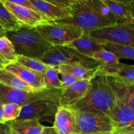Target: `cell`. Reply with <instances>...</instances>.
Here are the masks:
<instances>
[{
    "label": "cell",
    "mask_w": 134,
    "mask_h": 134,
    "mask_svg": "<svg viewBox=\"0 0 134 134\" xmlns=\"http://www.w3.org/2000/svg\"><path fill=\"white\" fill-rule=\"evenodd\" d=\"M91 84L87 95L69 108L75 111L98 110L110 116L115 105V96L108 77L102 69V65L91 79Z\"/></svg>",
    "instance_id": "cell-1"
},
{
    "label": "cell",
    "mask_w": 134,
    "mask_h": 134,
    "mask_svg": "<svg viewBox=\"0 0 134 134\" xmlns=\"http://www.w3.org/2000/svg\"><path fill=\"white\" fill-rule=\"evenodd\" d=\"M12 42L18 56L40 59L53 46L35 27L23 26L16 30L3 31Z\"/></svg>",
    "instance_id": "cell-2"
},
{
    "label": "cell",
    "mask_w": 134,
    "mask_h": 134,
    "mask_svg": "<svg viewBox=\"0 0 134 134\" xmlns=\"http://www.w3.org/2000/svg\"><path fill=\"white\" fill-rule=\"evenodd\" d=\"M107 77L115 96V105L109 116L114 123V131L119 134H134V111L127 102L125 84Z\"/></svg>",
    "instance_id": "cell-3"
},
{
    "label": "cell",
    "mask_w": 134,
    "mask_h": 134,
    "mask_svg": "<svg viewBox=\"0 0 134 134\" xmlns=\"http://www.w3.org/2000/svg\"><path fill=\"white\" fill-rule=\"evenodd\" d=\"M69 9L70 17L54 22L79 28L85 34L115 25L94 11L86 0L73 1Z\"/></svg>",
    "instance_id": "cell-4"
},
{
    "label": "cell",
    "mask_w": 134,
    "mask_h": 134,
    "mask_svg": "<svg viewBox=\"0 0 134 134\" xmlns=\"http://www.w3.org/2000/svg\"><path fill=\"white\" fill-rule=\"evenodd\" d=\"M50 66L65 65H81L89 68L100 66V64L93 59L85 56L68 45L53 46L47 50L39 59Z\"/></svg>",
    "instance_id": "cell-5"
},
{
    "label": "cell",
    "mask_w": 134,
    "mask_h": 134,
    "mask_svg": "<svg viewBox=\"0 0 134 134\" xmlns=\"http://www.w3.org/2000/svg\"><path fill=\"white\" fill-rule=\"evenodd\" d=\"M75 112L77 122L76 134L112 133L115 130L113 120L102 111L86 109Z\"/></svg>",
    "instance_id": "cell-6"
},
{
    "label": "cell",
    "mask_w": 134,
    "mask_h": 134,
    "mask_svg": "<svg viewBox=\"0 0 134 134\" xmlns=\"http://www.w3.org/2000/svg\"><path fill=\"white\" fill-rule=\"evenodd\" d=\"M61 90L46 88L43 90L27 92L16 90L0 84V100L3 104L14 103L24 106L28 103L44 99H59Z\"/></svg>",
    "instance_id": "cell-7"
},
{
    "label": "cell",
    "mask_w": 134,
    "mask_h": 134,
    "mask_svg": "<svg viewBox=\"0 0 134 134\" xmlns=\"http://www.w3.org/2000/svg\"><path fill=\"white\" fill-rule=\"evenodd\" d=\"M102 43H110L134 47V21L117 24L89 33Z\"/></svg>",
    "instance_id": "cell-8"
},
{
    "label": "cell",
    "mask_w": 134,
    "mask_h": 134,
    "mask_svg": "<svg viewBox=\"0 0 134 134\" xmlns=\"http://www.w3.org/2000/svg\"><path fill=\"white\" fill-rule=\"evenodd\" d=\"M35 28L52 46L68 45L84 34L81 29L54 22L39 25Z\"/></svg>",
    "instance_id": "cell-9"
},
{
    "label": "cell",
    "mask_w": 134,
    "mask_h": 134,
    "mask_svg": "<svg viewBox=\"0 0 134 134\" xmlns=\"http://www.w3.org/2000/svg\"><path fill=\"white\" fill-rule=\"evenodd\" d=\"M60 106L59 99H44L22 106L18 119H36L40 121L54 119Z\"/></svg>",
    "instance_id": "cell-10"
},
{
    "label": "cell",
    "mask_w": 134,
    "mask_h": 134,
    "mask_svg": "<svg viewBox=\"0 0 134 134\" xmlns=\"http://www.w3.org/2000/svg\"><path fill=\"white\" fill-rule=\"evenodd\" d=\"M4 6L15 17L17 20L25 26L36 27L39 25L52 21L38 11L2 0Z\"/></svg>",
    "instance_id": "cell-11"
},
{
    "label": "cell",
    "mask_w": 134,
    "mask_h": 134,
    "mask_svg": "<svg viewBox=\"0 0 134 134\" xmlns=\"http://www.w3.org/2000/svg\"><path fill=\"white\" fill-rule=\"evenodd\" d=\"M91 80H81L68 88L61 90L60 106L69 107L86 96L91 88Z\"/></svg>",
    "instance_id": "cell-12"
},
{
    "label": "cell",
    "mask_w": 134,
    "mask_h": 134,
    "mask_svg": "<svg viewBox=\"0 0 134 134\" xmlns=\"http://www.w3.org/2000/svg\"><path fill=\"white\" fill-rule=\"evenodd\" d=\"M53 127L58 134H76L75 112L69 107H59L55 115Z\"/></svg>",
    "instance_id": "cell-13"
},
{
    "label": "cell",
    "mask_w": 134,
    "mask_h": 134,
    "mask_svg": "<svg viewBox=\"0 0 134 134\" xmlns=\"http://www.w3.org/2000/svg\"><path fill=\"white\" fill-rule=\"evenodd\" d=\"M3 68L19 77L35 91L46 89L41 73L22 66L17 63L9 64Z\"/></svg>",
    "instance_id": "cell-14"
},
{
    "label": "cell",
    "mask_w": 134,
    "mask_h": 134,
    "mask_svg": "<svg viewBox=\"0 0 134 134\" xmlns=\"http://www.w3.org/2000/svg\"><path fill=\"white\" fill-rule=\"evenodd\" d=\"M38 12L52 22L70 17L69 7L56 6L43 0H29Z\"/></svg>",
    "instance_id": "cell-15"
},
{
    "label": "cell",
    "mask_w": 134,
    "mask_h": 134,
    "mask_svg": "<svg viewBox=\"0 0 134 134\" xmlns=\"http://www.w3.org/2000/svg\"><path fill=\"white\" fill-rule=\"evenodd\" d=\"M68 46L72 47L80 54L90 58L94 53L105 49L102 42L90 36L89 34H85L68 44Z\"/></svg>",
    "instance_id": "cell-16"
},
{
    "label": "cell",
    "mask_w": 134,
    "mask_h": 134,
    "mask_svg": "<svg viewBox=\"0 0 134 134\" xmlns=\"http://www.w3.org/2000/svg\"><path fill=\"white\" fill-rule=\"evenodd\" d=\"M102 69L109 77H113L126 85H134V65L117 63L102 65Z\"/></svg>",
    "instance_id": "cell-17"
},
{
    "label": "cell",
    "mask_w": 134,
    "mask_h": 134,
    "mask_svg": "<svg viewBox=\"0 0 134 134\" xmlns=\"http://www.w3.org/2000/svg\"><path fill=\"white\" fill-rule=\"evenodd\" d=\"M116 17L119 24L134 21V3L115 0H102Z\"/></svg>",
    "instance_id": "cell-18"
},
{
    "label": "cell",
    "mask_w": 134,
    "mask_h": 134,
    "mask_svg": "<svg viewBox=\"0 0 134 134\" xmlns=\"http://www.w3.org/2000/svg\"><path fill=\"white\" fill-rule=\"evenodd\" d=\"M12 134H40L44 126L36 119H16L10 121Z\"/></svg>",
    "instance_id": "cell-19"
},
{
    "label": "cell",
    "mask_w": 134,
    "mask_h": 134,
    "mask_svg": "<svg viewBox=\"0 0 134 134\" xmlns=\"http://www.w3.org/2000/svg\"><path fill=\"white\" fill-rule=\"evenodd\" d=\"M100 66L96 68H89L81 65L62 64L58 65V68L60 73L69 74L79 80H91L98 73Z\"/></svg>",
    "instance_id": "cell-20"
},
{
    "label": "cell",
    "mask_w": 134,
    "mask_h": 134,
    "mask_svg": "<svg viewBox=\"0 0 134 134\" xmlns=\"http://www.w3.org/2000/svg\"><path fill=\"white\" fill-rule=\"evenodd\" d=\"M18 55L12 42L3 32L0 33V64L3 66L16 63Z\"/></svg>",
    "instance_id": "cell-21"
},
{
    "label": "cell",
    "mask_w": 134,
    "mask_h": 134,
    "mask_svg": "<svg viewBox=\"0 0 134 134\" xmlns=\"http://www.w3.org/2000/svg\"><path fill=\"white\" fill-rule=\"evenodd\" d=\"M0 84L16 90L27 92L35 91L19 77L3 68L0 69Z\"/></svg>",
    "instance_id": "cell-22"
},
{
    "label": "cell",
    "mask_w": 134,
    "mask_h": 134,
    "mask_svg": "<svg viewBox=\"0 0 134 134\" xmlns=\"http://www.w3.org/2000/svg\"><path fill=\"white\" fill-rule=\"evenodd\" d=\"M0 25L4 31L16 30L23 26L4 6L2 1H0Z\"/></svg>",
    "instance_id": "cell-23"
},
{
    "label": "cell",
    "mask_w": 134,
    "mask_h": 134,
    "mask_svg": "<svg viewBox=\"0 0 134 134\" xmlns=\"http://www.w3.org/2000/svg\"><path fill=\"white\" fill-rule=\"evenodd\" d=\"M59 75L58 66L48 65L43 74V82L46 88L62 90V81Z\"/></svg>",
    "instance_id": "cell-24"
},
{
    "label": "cell",
    "mask_w": 134,
    "mask_h": 134,
    "mask_svg": "<svg viewBox=\"0 0 134 134\" xmlns=\"http://www.w3.org/2000/svg\"><path fill=\"white\" fill-rule=\"evenodd\" d=\"M90 7L98 14L113 24H119L116 17L113 14L107 5L102 0H86Z\"/></svg>",
    "instance_id": "cell-25"
},
{
    "label": "cell",
    "mask_w": 134,
    "mask_h": 134,
    "mask_svg": "<svg viewBox=\"0 0 134 134\" xmlns=\"http://www.w3.org/2000/svg\"><path fill=\"white\" fill-rule=\"evenodd\" d=\"M103 44L105 49L113 52L120 59H130L134 60V47L110 43H103Z\"/></svg>",
    "instance_id": "cell-26"
},
{
    "label": "cell",
    "mask_w": 134,
    "mask_h": 134,
    "mask_svg": "<svg viewBox=\"0 0 134 134\" xmlns=\"http://www.w3.org/2000/svg\"><path fill=\"white\" fill-rule=\"evenodd\" d=\"M16 63L22 66L31 69L33 71L43 74L45 69L48 67L39 59L26 57L24 56H18Z\"/></svg>",
    "instance_id": "cell-27"
},
{
    "label": "cell",
    "mask_w": 134,
    "mask_h": 134,
    "mask_svg": "<svg viewBox=\"0 0 134 134\" xmlns=\"http://www.w3.org/2000/svg\"><path fill=\"white\" fill-rule=\"evenodd\" d=\"M91 58L103 65H108L120 62V58L115 54L105 48L93 54Z\"/></svg>",
    "instance_id": "cell-28"
},
{
    "label": "cell",
    "mask_w": 134,
    "mask_h": 134,
    "mask_svg": "<svg viewBox=\"0 0 134 134\" xmlns=\"http://www.w3.org/2000/svg\"><path fill=\"white\" fill-rule=\"evenodd\" d=\"M22 106L14 103L3 104V122L4 123L13 121L18 119Z\"/></svg>",
    "instance_id": "cell-29"
},
{
    "label": "cell",
    "mask_w": 134,
    "mask_h": 134,
    "mask_svg": "<svg viewBox=\"0 0 134 134\" xmlns=\"http://www.w3.org/2000/svg\"><path fill=\"white\" fill-rule=\"evenodd\" d=\"M60 75L61 77L62 90L68 88L69 86L78 82L79 81H81V80L77 79L75 77H73L69 74H67V73H60Z\"/></svg>",
    "instance_id": "cell-30"
},
{
    "label": "cell",
    "mask_w": 134,
    "mask_h": 134,
    "mask_svg": "<svg viewBox=\"0 0 134 134\" xmlns=\"http://www.w3.org/2000/svg\"><path fill=\"white\" fill-rule=\"evenodd\" d=\"M125 86L127 102L130 107L134 111V85L125 84Z\"/></svg>",
    "instance_id": "cell-31"
},
{
    "label": "cell",
    "mask_w": 134,
    "mask_h": 134,
    "mask_svg": "<svg viewBox=\"0 0 134 134\" xmlns=\"http://www.w3.org/2000/svg\"><path fill=\"white\" fill-rule=\"evenodd\" d=\"M5 1H9V2L12 3L13 4H16V5H21V6L29 8V9L35 10V11H37L29 0H5Z\"/></svg>",
    "instance_id": "cell-32"
},
{
    "label": "cell",
    "mask_w": 134,
    "mask_h": 134,
    "mask_svg": "<svg viewBox=\"0 0 134 134\" xmlns=\"http://www.w3.org/2000/svg\"><path fill=\"white\" fill-rule=\"evenodd\" d=\"M43 1L62 7H69L73 3L72 0H43Z\"/></svg>",
    "instance_id": "cell-33"
},
{
    "label": "cell",
    "mask_w": 134,
    "mask_h": 134,
    "mask_svg": "<svg viewBox=\"0 0 134 134\" xmlns=\"http://www.w3.org/2000/svg\"><path fill=\"white\" fill-rule=\"evenodd\" d=\"M0 134H12L10 122L0 123Z\"/></svg>",
    "instance_id": "cell-34"
},
{
    "label": "cell",
    "mask_w": 134,
    "mask_h": 134,
    "mask_svg": "<svg viewBox=\"0 0 134 134\" xmlns=\"http://www.w3.org/2000/svg\"><path fill=\"white\" fill-rule=\"evenodd\" d=\"M40 134H58L53 126H45Z\"/></svg>",
    "instance_id": "cell-35"
},
{
    "label": "cell",
    "mask_w": 134,
    "mask_h": 134,
    "mask_svg": "<svg viewBox=\"0 0 134 134\" xmlns=\"http://www.w3.org/2000/svg\"><path fill=\"white\" fill-rule=\"evenodd\" d=\"M0 123H4L3 122V103L0 100Z\"/></svg>",
    "instance_id": "cell-36"
},
{
    "label": "cell",
    "mask_w": 134,
    "mask_h": 134,
    "mask_svg": "<svg viewBox=\"0 0 134 134\" xmlns=\"http://www.w3.org/2000/svg\"><path fill=\"white\" fill-rule=\"evenodd\" d=\"M115 1H122V2H126V3H134V0H115Z\"/></svg>",
    "instance_id": "cell-37"
},
{
    "label": "cell",
    "mask_w": 134,
    "mask_h": 134,
    "mask_svg": "<svg viewBox=\"0 0 134 134\" xmlns=\"http://www.w3.org/2000/svg\"><path fill=\"white\" fill-rule=\"evenodd\" d=\"M3 31H4V30L3 29V27L1 26V25H0V33L3 32Z\"/></svg>",
    "instance_id": "cell-38"
},
{
    "label": "cell",
    "mask_w": 134,
    "mask_h": 134,
    "mask_svg": "<svg viewBox=\"0 0 134 134\" xmlns=\"http://www.w3.org/2000/svg\"><path fill=\"white\" fill-rule=\"evenodd\" d=\"M112 134H119V133H117L116 132H115V131H114V132H112Z\"/></svg>",
    "instance_id": "cell-39"
},
{
    "label": "cell",
    "mask_w": 134,
    "mask_h": 134,
    "mask_svg": "<svg viewBox=\"0 0 134 134\" xmlns=\"http://www.w3.org/2000/svg\"><path fill=\"white\" fill-rule=\"evenodd\" d=\"M3 68V65L0 64V69H1V68Z\"/></svg>",
    "instance_id": "cell-40"
},
{
    "label": "cell",
    "mask_w": 134,
    "mask_h": 134,
    "mask_svg": "<svg viewBox=\"0 0 134 134\" xmlns=\"http://www.w3.org/2000/svg\"><path fill=\"white\" fill-rule=\"evenodd\" d=\"M96 134H112V133H96Z\"/></svg>",
    "instance_id": "cell-41"
},
{
    "label": "cell",
    "mask_w": 134,
    "mask_h": 134,
    "mask_svg": "<svg viewBox=\"0 0 134 134\" xmlns=\"http://www.w3.org/2000/svg\"><path fill=\"white\" fill-rule=\"evenodd\" d=\"M72 1H75V0H72Z\"/></svg>",
    "instance_id": "cell-42"
},
{
    "label": "cell",
    "mask_w": 134,
    "mask_h": 134,
    "mask_svg": "<svg viewBox=\"0 0 134 134\" xmlns=\"http://www.w3.org/2000/svg\"><path fill=\"white\" fill-rule=\"evenodd\" d=\"M0 1H2V0H0Z\"/></svg>",
    "instance_id": "cell-43"
}]
</instances>
